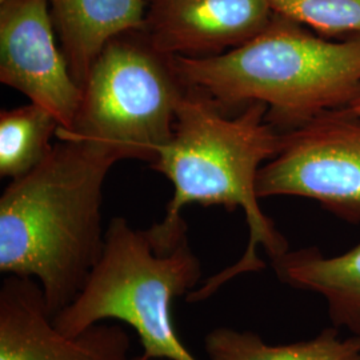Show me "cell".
Masks as SVG:
<instances>
[{
    "instance_id": "3957f363",
    "label": "cell",
    "mask_w": 360,
    "mask_h": 360,
    "mask_svg": "<svg viewBox=\"0 0 360 360\" xmlns=\"http://www.w3.org/2000/svg\"><path fill=\"white\" fill-rule=\"evenodd\" d=\"M174 65L187 90L229 114L266 104L267 120L281 132L348 108L360 95V38H323L279 13L238 49L210 58L174 56Z\"/></svg>"
},
{
    "instance_id": "52a82bcc",
    "label": "cell",
    "mask_w": 360,
    "mask_h": 360,
    "mask_svg": "<svg viewBox=\"0 0 360 360\" xmlns=\"http://www.w3.org/2000/svg\"><path fill=\"white\" fill-rule=\"evenodd\" d=\"M56 38L47 0L0 3V82L51 112L59 129H70L82 87Z\"/></svg>"
},
{
    "instance_id": "8992f818",
    "label": "cell",
    "mask_w": 360,
    "mask_h": 360,
    "mask_svg": "<svg viewBox=\"0 0 360 360\" xmlns=\"http://www.w3.org/2000/svg\"><path fill=\"white\" fill-rule=\"evenodd\" d=\"M257 193L307 198L360 223V116L335 110L283 132L281 151L257 172Z\"/></svg>"
},
{
    "instance_id": "7a4b0ae2",
    "label": "cell",
    "mask_w": 360,
    "mask_h": 360,
    "mask_svg": "<svg viewBox=\"0 0 360 360\" xmlns=\"http://www.w3.org/2000/svg\"><path fill=\"white\" fill-rule=\"evenodd\" d=\"M115 163L98 147L59 141L0 196V272L35 279L52 316L77 297L103 252L104 180Z\"/></svg>"
},
{
    "instance_id": "e0dca14e",
    "label": "cell",
    "mask_w": 360,
    "mask_h": 360,
    "mask_svg": "<svg viewBox=\"0 0 360 360\" xmlns=\"http://www.w3.org/2000/svg\"><path fill=\"white\" fill-rule=\"evenodd\" d=\"M1 1H6V0H0V3H1Z\"/></svg>"
},
{
    "instance_id": "6da1fadb",
    "label": "cell",
    "mask_w": 360,
    "mask_h": 360,
    "mask_svg": "<svg viewBox=\"0 0 360 360\" xmlns=\"http://www.w3.org/2000/svg\"><path fill=\"white\" fill-rule=\"evenodd\" d=\"M267 111L266 104L251 103L230 116L203 95L187 90L174 135L151 165L174 186L165 218L151 226L166 242L175 243L187 236L181 217L186 206L245 211L250 230L245 254L186 296L188 303L205 302L233 278L263 270L266 263L257 255V247H263L271 260L288 251L285 238L263 212L257 193L263 162L274 159L283 146V132L267 120Z\"/></svg>"
},
{
    "instance_id": "5bb4252c",
    "label": "cell",
    "mask_w": 360,
    "mask_h": 360,
    "mask_svg": "<svg viewBox=\"0 0 360 360\" xmlns=\"http://www.w3.org/2000/svg\"><path fill=\"white\" fill-rule=\"evenodd\" d=\"M275 13L331 40L360 38V0H270Z\"/></svg>"
},
{
    "instance_id": "7c38bea8",
    "label": "cell",
    "mask_w": 360,
    "mask_h": 360,
    "mask_svg": "<svg viewBox=\"0 0 360 360\" xmlns=\"http://www.w3.org/2000/svg\"><path fill=\"white\" fill-rule=\"evenodd\" d=\"M210 360H360V335L342 338L339 328H324L309 340L271 346L252 331L218 327L207 334Z\"/></svg>"
},
{
    "instance_id": "8fae6325",
    "label": "cell",
    "mask_w": 360,
    "mask_h": 360,
    "mask_svg": "<svg viewBox=\"0 0 360 360\" xmlns=\"http://www.w3.org/2000/svg\"><path fill=\"white\" fill-rule=\"evenodd\" d=\"M271 264L282 283L322 296L334 327L360 335V243L336 257L316 247L288 250Z\"/></svg>"
},
{
    "instance_id": "2e32d148",
    "label": "cell",
    "mask_w": 360,
    "mask_h": 360,
    "mask_svg": "<svg viewBox=\"0 0 360 360\" xmlns=\"http://www.w3.org/2000/svg\"><path fill=\"white\" fill-rule=\"evenodd\" d=\"M132 360H168V359H156V358H153V359H144L142 358L141 355L139 356H135V358H132Z\"/></svg>"
},
{
    "instance_id": "9a60e30c",
    "label": "cell",
    "mask_w": 360,
    "mask_h": 360,
    "mask_svg": "<svg viewBox=\"0 0 360 360\" xmlns=\"http://www.w3.org/2000/svg\"><path fill=\"white\" fill-rule=\"evenodd\" d=\"M348 110H349L352 114L360 116V95L352 102V104L348 107Z\"/></svg>"
},
{
    "instance_id": "30bf717a",
    "label": "cell",
    "mask_w": 360,
    "mask_h": 360,
    "mask_svg": "<svg viewBox=\"0 0 360 360\" xmlns=\"http://www.w3.org/2000/svg\"><path fill=\"white\" fill-rule=\"evenodd\" d=\"M71 75L82 87L112 39L143 30L147 0H47Z\"/></svg>"
},
{
    "instance_id": "5b68a950",
    "label": "cell",
    "mask_w": 360,
    "mask_h": 360,
    "mask_svg": "<svg viewBox=\"0 0 360 360\" xmlns=\"http://www.w3.org/2000/svg\"><path fill=\"white\" fill-rule=\"evenodd\" d=\"M186 94L174 56L155 49L142 30L122 34L91 67L74 124L58 129L56 138L87 143L117 162L153 165L174 135Z\"/></svg>"
},
{
    "instance_id": "ba28073f",
    "label": "cell",
    "mask_w": 360,
    "mask_h": 360,
    "mask_svg": "<svg viewBox=\"0 0 360 360\" xmlns=\"http://www.w3.org/2000/svg\"><path fill=\"white\" fill-rule=\"evenodd\" d=\"M131 335L102 322L68 336L60 333L32 278L4 275L0 285V360H132Z\"/></svg>"
},
{
    "instance_id": "4fadbf2b",
    "label": "cell",
    "mask_w": 360,
    "mask_h": 360,
    "mask_svg": "<svg viewBox=\"0 0 360 360\" xmlns=\"http://www.w3.org/2000/svg\"><path fill=\"white\" fill-rule=\"evenodd\" d=\"M56 117L30 103L0 114V175L16 179L38 167L51 153Z\"/></svg>"
},
{
    "instance_id": "277c9868",
    "label": "cell",
    "mask_w": 360,
    "mask_h": 360,
    "mask_svg": "<svg viewBox=\"0 0 360 360\" xmlns=\"http://www.w3.org/2000/svg\"><path fill=\"white\" fill-rule=\"evenodd\" d=\"M200 281L202 264L188 236L167 243L151 229H135L116 217L105 229L98 263L77 297L53 316V324L75 336L98 323H124L138 335L144 359L199 360L180 340L171 307Z\"/></svg>"
},
{
    "instance_id": "9c48e42d",
    "label": "cell",
    "mask_w": 360,
    "mask_h": 360,
    "mask_svg": "<svg viewBox=\"0 0 360 360\" xmlns=\"http://www.w3.org/2000/svg\"><path fill=\"white\" fill-rule=\"evenodd\" d=\"M274 13L270 0H147L142 31L171 56L210 58L257 37Z\"/></svg>"
}]
</instances>
